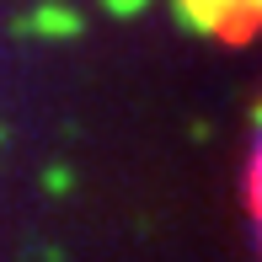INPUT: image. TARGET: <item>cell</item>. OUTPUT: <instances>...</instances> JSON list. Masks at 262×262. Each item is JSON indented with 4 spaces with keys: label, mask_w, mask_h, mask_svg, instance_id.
<instances>
[{
    "label": "cell",
    "mask_w": 262,
    "mask_h": 262,
    "mask_svg": "<svg viewBox=\"0 0 262 262\" xmlns=\"http://www.w3.org/2000/svg\"><path fill=\"white\" fill-rule=\"evenodd\" d=\"M252 214L262 225V139H257V156H252Z\"/></svg>",
    "instance_id": "1"
}]
</instances>
